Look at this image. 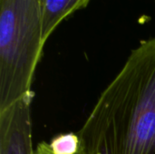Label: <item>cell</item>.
<instances>
[{
  "label": "cell",
  "mask_w": 155,
  "mask_h": 154,
  "mask_svg": "<svg viewBox=\"0 0 155 154\" xmlns=\"http://www.w3.org/2000/svg\"><path fill=\"white\" fill-rule=\"evenodd\" d=\"M49 146L54 154H75L79 152L80 142L77 134L69 133L54 138Z\"/></svg>",
  "instance_id": "cell-5"
},
{
  "label": "cell",
  "mask_w": 155,
  "mask_h": 154,
  "mask_svg": "<svg viewBox=\"0 0 155 154\" xmlns=\"http://www.w3.org/2000/svg\"><path fill=\"white\" fill-rule=\"evenodd\" d=\"M45 44L38 0H0V111L32 93Z\"/></svg>",
  "instance_id": "cell-2"
},
{
  "label": "cell",
  "mask_w": 155,
  "mask_h": 154,
  "mask_svg": "<svg viewBox=\"0 0 155 154\" xmlns=\"http://www.w3.org/2000/svg\"><path fill=\"white\" fill-rule=\"evenodd\" d=\"M77 135L80 154H155V38L131 52Z\"/></svg>",
  "instance_id": "cell-1"
},
{
  "label": "cell",
  "mask_w": 155,
  "mask_h": 154,
  "mask_svg": "<svg viewBox=\"0 0 155 154\" xmlns=\"http://www.w3.org/2000/svg\"><path fill=\"white\" fill-rule=\"evenodd\" d=\"M35 154H54L53 152L50 149L49 143L46 142H42L40 143L36 149L35 150ZM75 154H80V152H78L77 153Z\"/></svg>",
  "instance_id": "cell-6"
},
{
  "label": "cell",
  "mask_w": 155,
  "mask_h": 154,
  "mask_svg": "<svg viewBox=\"0 0 155 154\" xmlns=\"http://www.w3.org/2000/svg\"><path fill=\"white\" fill-rule=\"evenodd\" d=\"M43 16V39L45 43L62 21L87 6L91 0H38Z\"/></svg>",
  "instance_id": "cell-4"
},
{
  "label": "cell",
  "mask_w": 155,
  "mask_h": 154,
  "mask_svg": "<svg viewBox=\"0 0 155 154\" xmlns=\"http://www.w3.org/2000/svg\"><path fill=\"white\" fill-rule=\"evenodd\" d=\"M34 93L0 111V154H35L32 141Z\"/></svg>",
  "instance_id": "cell-3"
}]
</instances>
